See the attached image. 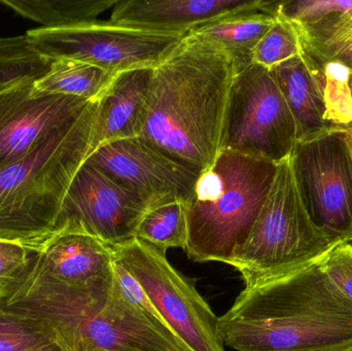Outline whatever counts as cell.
Wrapping results in <instances>:
<instances>
[{
	"mask_svg": "<svg viewBox=\"0 0 352 351\" xmlns=\"http://www.w3.org/2000/svg\"><path fill=\"white\" fill-rule=\"evenodd\" d=\"M322 257L244 286L219 317L223 346L236 351H351L352 302L322 269Z\"/></svg>",
	"mask_w": 352,
	"mask_h": 351,
	"instance_id": "obj_2",
	"label": "cell"
},
{
	"mask_svg": "<svg viewBox=\"0 0 352 351\" xmlns=\"http://www.w3.org/2000/svg\"><path fill=\"white\" fill-rule=\"evenodd\" d=\"M301 55L299 35L294 25L277 16L254 52V63L267 69Z\"/></svg>",
	"mask_w": 352,
	"mask_h": 351,
	"instance_id": "obj_26",
	"label": "cell"
},
{
	"mask_svg": "<svg viewBox=\"0 0 352 351\" xmlns=\"http://www.w3.org/2000/svg\"><path fill=\"white\" fill-rule=\"evenodd\" d=\"M300 199L314 226L335 242L352 234V152L349 135L330 131L298 141L289 155Z\"/></svg>",
	"mask_w": 352,
	"mask_h": 351,
	"instance_id": "obj_10",
	"label": "cell"
},
{
	"mask_svg": "<svg viewBox=\"0 0 352 351\" xmlns=\"http://www.w3.org/2000/svg\"><path fill=\"white\" fill-rule=\"evenodd\" d=\"M352 12V1L344 0H289L278 1L276 14L293 24H314L326 16Z\"/></svg>",
	"mask_w": 352,
	"mask_h": 351,
	"instance_id": "obj_29",
	"label": "cell"
},
{
	"mask_svg": "<svg viewBox=\"0 0 352 351\" xmlns=\"http://www.w3.org/2000/svg\"><path fill=\"white\" fill-rule=\"evenodd\" d=\"M293 25L304 58L318 63L335 62L352 72L351 12L330 14L314 24Z\"/></svg>",
	"mask_w": 352,
	"mask_h": 351,
	"instance_id": "obj_19",
	"label": "cell"
},
{
	"mask_svg": "<svg viewBox=\"0 0 352 351\" xmlns=\"http://www.w3.org/2000/svg\"><path fill=\"white\" fill-rule=\"evenodd\" d=\"M116 259L140 282L186 351H225L219 317L166 253L138 238L113 247Z\"/></svg>",
	"mask_w": 352,
	"mask_h": 351,
	"instance_id": "obj_8",
	"label": "cell"
},
{
	"mask_svg": "<svg viewBox=\"0 0 352 351\" xmlns=\"http://www.w3.org/2000/svg\"><path fill=\"white\" fill-rule=\"evenodd\" d=\"M337 243L308 216L289 157L277 164L264 205L230 266L239 272L245 286H252L320 259Z\"/></svg>",
	"mask_w": 352,
	"mask_h": 351,
	"instance_id": "obj_6",
	"label": "cell"
},
{
	"mask_svg": "<svg viewBox=\"0 0 352 351\" xmlns=\"http://www.w3.org/2000/svg\"><path fill=\"white\" fill-rule=\"evenodd\" d=\"M188 235L186 204L173 202L148 210L138 225L135 238L167 253L175 247L184 249Z\"/></svg>",
	"mask_w": 352,
	"mask_h": 351,
	"instance_id": "obj_24",
	"label": "cell"
},
{
	"mask_svg": "<svg viewBox=\"0 0 352 351\" xmlns=\"http://www.w3.org/2000/svg\"><path fill=\"white\" fill-rule=\"evenodd\" d=\"M97 101L20 160L0 167V240L41 249L55 235L62 203L93 152Z\"/></svg>",
	"mask_w": 352,
	"mask_h": 351,
	"instance_id": "obj_4",
	"label": "cell"
},
{
	"mask_svg": "<svg viewBox=\"0 0 352 351\" xmlns=\"http://www.w3.org/2000/svg\"><path fill=\"white\" fill-rule=\"evenodd\" d=\"M41 249L0 240V300L8 298L32 275Z\"/></svg>",
	"mask_w": 352,
	"mask_h": 351,
	"instance_id": "obj_25",
	"label": "cell"
},
{
	"mask_svg": "<svg viewBox=\"0 0 352 351\" xmlns=\"http://www.w3.org/2000/svg\"><path fill=\"white\" fill-rule=\"evenodd\" d=\"M118 185L138 196L148 210L186 203L199 175L144 144L140 137L103 144L88 159Z\"/></svg>",
	"mask_w": 352,
	"mask_h": 351,
	"instance_id": "obj_12",
	"label": "cell"
},
{
	"mask_svg": "<svg viewBox=\"0 0 352 351\" xmlns=\"http://www.w3.org/2000/svg\"><path fill=\"white\" fill-rule=\"evenodd\" d=\"M80 351H103V350H96V348H85L84 350H82Z\"/></svg>",
	"mask_w": 352,
	"mask_h": 351,
	"instance_id": "obj_32",
	"label": "cell"
},
{
	"mask_svg": "<svg viewBox=\"0 0 352 351\" xmlns=\"http://www.w3.org/2000/svg\"><path fill=\"white\" fill-rule=\"evenodd\" d=\"M52 63L33 49L26 34L0 37V93L34 82Z\"/></svg>",
	"mask_w": 352,
	"mask_h": 351,
	"instance_id": "obj_23",
	"label": "cell"
},
{
	"mask_svg": "<svg viewBox=\"0 0 352 351\" xmlns=\"http://www.w3.org/2000/svg\"><path fill=\"white\" fill-rule=\"evenodd\" d=\"M113 247L85 233L59 232L41 247L33 274L56 284L88 288L113 276Z\"/></svg>",
	"mask_w": 352,
	"mask_h": 351,
	"instance_id": "obj_15",
	"label": "cell"
},
{
	"mask_svg": "<svg viewBox=\"0 0 352 351\" xmlns=\"http://www.w3.org/2000/svg\"><path fill=\"white\" fill-rule=\"evenodd\" d=\"M303 59L324 97L330 131L352 134V72L335 62L318 63Z\"/></svg>",
	"mask_w": 352,
	"mask_h": 351,
	"instance_id": "obj_22",
	"label": "cell"
},
{
	"mask_svg": "<svg viewBox=\"0 0 352 351\" xmlns=\"http://www.w3.org/2000/svg\"><path fill=\"white\" fill-rule=\"evenodd\" d=\"M92 101L37 92L33 82L0 93V167L20 160Z\"/></svg>",
	"mask_w": 352,
	"mask_h": 351,
	"instance_id": "obj_13",
	"label": "cell"
},
{
	"mask_svg": "<svg viewBox=\"0 0 352 351\" xmlns=\"http://www.w3.org/2000/svg\"><path fill=\"white\" fill-rule=\"evenodd\" d=\"M55 341L34 321L0 308V351H31Z\"/></svg>",
	"mask_w": 352,
	"mask_h": 351,
	"instance_id": "obj_27",
	"label": "cell"
},
{
	"mask_svg": "<svg viewBox=\"0 0 352 351\" xmlns=\"http://www.w3.org/2000/svg\"><path fill=\"white\" fill-rule=\"evenodd\" d=\"M345 242H351V243H352V234L351 235V237H349V238L347 239V241H345Z\"/></svg>",
	"mask_w": 352,
	"mask_h": 351,
	"instance_id": "obj_34",
	"label": "cell"
},
{
	"mask_svg": "<svg viewBox=\"0 0 352 351\" xmlns=\"http://www.w3.org/2000/svg\"><path fill=\"white\" fill-rule=\"evenodd\" d=\"M271 161L221 150L199 175L186 202L188 242L184 251L197 263L230 265L264 205L276 174Z\"/></svg>",
	"mask_w": 352,
	"mask_h": 351,
	"instance_id": "obj_5",
	"label": "cell"
},
{
	"mask_svg": "<svg viewBox=\"0 0 352 351\" xmlns=\"http://www.w3.org/2000/svg\"><path fill=\"white\" fill-rule=\"evenodd\" d=\"M322 265L331 282L352 302V243L335 245L324 253Z\"/></svg>",
	"mask_w": 352,
	"mask_h": 351,
	"instance_id": "obj_30",
	"label": "cell"
},
{
	"mask_svg": "<svg viewBox=\"0 0 352 351\" xmlns=\"http://www.w3.org/2000/svg\"><path fill=\"white\" fill-rule=\"evenodd\" d=\"M148 212L138 197L87 160L70 183L56 224V233H85L118 247L135 238Z\"/></svg>",
	"mask_w": 352,
	"mask_h": 351,
	"instance_id": "obj_11",
	"label": "cell"
},
{
	"mask_svg": "<svg viewBox=\"0 0 352 351\" xmlns=\"http://www.w3.org/2000/svg\"><path fill=\"white\" fill-rule=\"evenodd\" d=\"M0 308L34 321L68 351H186L126 301L115 276L88 288L32 275Z\"/></svg>",
	"mask_w": 352,
	"mask_h": 351,
	"instance_id": "obj_3",
	"label": "cell"
},
{
	"mask_svg": "<svg viewBox=\"0 0 352 351\" xmlns=\"http://www.w3.org/2000/svg\"><path fill=\"white\" fill-rule=\"evenodd\" d=\"M153 69L138 68L117 74L97 101L92 154L103 144L140 136Z\"/></svg>",
	"mask_w": 352,
	"mask_h": 351,
	"instance_id": "obj_16",
	"label": "cell"
},
{
	"mask_svg": "<svg viewBox=\"0 0 352 351\" xmlns=\"http://www.w3.org/2000/svg\"><path fill=\"white\" fill-rule=\"evenodd\" d=\"M235 66L210 43L184 38L153 69L138 137L197 175L221 152Z\"/></svg>",
	"mask_w": 352,
	"mask_h": 351,
	"instance_id": "obj_1",
	"label": "cell"
},
{
	"mask_svg": "<svg viewBox=\"0 0 352 351\" xmlns=\"http://www.w3.org/2000/svg\"><path fill=\"white\" fill-rule=\"evenodd\" d=\"M117 74L72 59L54 60L49 71L33 82L37 92L98 101Z\"/></svg>",
	"mask_w": 352,
	"mask_h": 351,
	"instance_id": "obj_20",
	"label": "cell"
},
{
	"mask_svg": "<svg viewBox=\"0 0 352 351\" xmlns=\"http://www.w3.org/2000/svg\"><path fill=\"white\" fill-rule=\"evenodd\" d=\"M297 128V142L330 132L320 87L302 56L270 69Z\"/></svg>",
	"mask_w": 352,
	"mask_h": 351,
	"instance_id": "obj_17",
	"label": "cell"
},
{
	"mask_svg": "<svg viewBox=\"0 0 352 351\" xmlns=\"http://www.w3.org/2000/svg\"><path fill=\"white\" fill-rule=\"evenodd\" d=\"M351 16H352V12H351Z\"/></svg>",
	"mask_w": 352,
	"mask_h": 351,
	"instance_id": "obj_35",
	"label": "cell"
},
{
	"mask_svg": "<svg viewBox=\"0 0 352 351\" xmlns=\"http://www.w3.org/2000/svg\"><path fill=\"white\" fill-rule=\"evenodd\" d=\"M265 0H124L117 1L111 22L158 32L188 33L226 16L269 10Z\"/></svg>",
	"mask_w": 352,
	"mask_h": 351,
	"instance_id": "obj_14",
	"label": "cell"
},
{
	"mask_svg": "<svg viewBox=\"0 0 352 351\" xmlns=\"http://www.w3.org/2000/svg\"><path fill=\"white\" fill-rule=\"evenodd\" d=\"M297 144L291 111L270 69L252 63L236 74L230 93L221 150L280 163Z\"/></svg>",
	"mask_w": 352,
	"mask_h": 351,
	"instance_id": "obj_9",
	"label": "cell"
},
{
	"mask_svg": "<svg viewBox=\"0 0 352 351\" xmlns=\"http://www.w3.org/2000/svg\"><path fill=\"white\" fill-rule=\"evenodd\" d=\"M186 34L96 20L60 28L41 27L27 31L26 36L33 49L47 59L76 60L119 74L157 67L182 45Z\"/></svg>",
	"mask_w": 352,
	"mask_h": 351,
	"instance_id": "obj_7",
	"label": "cell"
},
{
	"mask_svg": "<svg viewBox=\"0 0 352 351\" xmlns=\"http://www.w3.org/2000/svg\"><path fill=\"white\" fill-rule=\"evenodd\" d=\"M347 135H349V146H351V152H352V134H347Z\"/></svg>",
	"mask_w": 352,
	"mask_h": 351,
	"instance_id": "obj_33",
	"label": "cell"
},
{
	"mask_svg": "<svg viewBox=\"0 0 352 351\" xmlns=\"http://www.w3.org/2000/svg\"><path fill=\"white\" fill-rule=\"evenodd\" d=\"M278 1L269 10H254L226 16L190 30L186 38L221 47L235 66L236 73L254 63V52L277 19Z\"/></svg>",
	"mask_w": 352,
	"mask_h": 351,
	"instance_id": "obj_18",
	"label": "cell"
},
{
	"mask_svg": "<svg viewBox=\"0 0 352 351\" xmlns=\"http://www.w3.org/2000/svg\"><path fill=\"white\" fill-rule=\"evenodd\" d=\"M113 276H115L118 286L126 301L138 313H140L157 331L160 332L168 339L177 342L182 346L169 326L167 325L166 321L163 319L162 315L159 313L155 305L153 304L146 291L117 259H115V263H113Z\"/></svg>",
	"mask_w": 352,
	"mask_h": 351,
	"instance_id": "obj_28",
	"label": "cell"
},
{
	"mask_svg": "<svg viewBox=\"0 0 352 351\" xmlns=\"http://www.w3.org/2000/svg\"><path fill=\"white\" fill-rule=\"evenodd\" d=\"M0 3L41 23L43 28H60L96 21L117 0H0Z\"/></svg>",
	"mask_w": 352,
	"mask_h": 351,
	"instance_id": "obj_21",
	"label": "cell"
},
{
	"mask_svg": "<svg viewBox=\"0 0 352 351\" xmlns=\"http://www.w3.org/2000/svg\"><path fill=\"white\" fill-rule=\"evenodd\" d=\"M31 351H68L61 346V344L58 343L57 341L52 342V343L47 344V346H43V348H37V350H31Z\"/></svg>",
	"mask_w": 352,
	"mask_h": 351,
	"instance_id": "obj_31",
	"label": "cell"
}]
</instances>
